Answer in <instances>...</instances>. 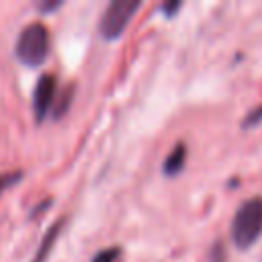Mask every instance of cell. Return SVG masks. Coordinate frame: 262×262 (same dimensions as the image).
Instances as JSON below:
<instances>
[{"label": "cell", "mask_w": 262, "mask_h": 262, "mask_svg": "<svg viewBox=\"0 0 262 262\" xmlns=\"http://www.w3.org/2000/svg\"><path fill=\"white\" fill-rule=\"evenodd\" d=\"M262 235V196L244 201L231 219V239L239 250H248Z\"/></svg>", "instance_id": "obj_1"}, {"label": "cell", "mask_w": 262, "mask_h": 262, "mask_svg": "<svg viewBox=\"0 0 262 262\" xmlns=\"http://www.w3.org/2000/svg\"><path fill=\"white\" fill-rule=\"evenodd\" d=\"M211 262H227L223 244H215L213 246V250H211Z\"/></svg>", "instance_id": "obj_9"}, {"label": "cell", "mask_w": 262, "mask_h": 262, "mask_svg": "<svg viewBox=\"0 0 262 262\" xmlns=\"http://www.w3.org/2000/svg\"><path fill=\"white\" fill-rule=\"evenodd\" d=\"M61 2H49V4H39V8H41V12H47V10H55L57 6H59Z\"/></svg>", "instance_id": "obj_12"}, {"label": "cell", "mask_w": 262, "mask_h": 262, "mask_svg": "<svg viewBox=\"0 0 262 262\" xmlns=\"http://www.w3.org/2000/svg\"><path fill=\"white\" fill-rule=\"evenodd\" d=\"M18 178H20V172H14V174H0V192H2L6 186L14 184Z\"/></svg>", "instance_id": "obj_10"}, {"label": "cell", "mask_w": 262, "mask_h": 262, "mask_svg": "<svg viewBox=\"0 0 262 262\" xmlns=\"http://www.w3.org/2000/svg\"><path fill=\"white\" fill-rule=\"evenodd\" d=\"M137 8H139L137 0H113L100 16V23H98L100 35L108 41L121 37V33L129 25V20H131V16L135 14Z\"/></svg>", "instance_id": "obj_3"}, {"label": "cell", "mask_w": 262, "mask_h": 262, "mask_svg": "<svg viewBox=\"0 0 262 262\" xmlns=\"http://www.w3.org/2000/svg\"><path fill=\"white\" fill-rule=\"evenodd\" d=\"M178 8H180V2H168V4H164V6H162V10H164L168 16H172Z\"/></svg>", "instance_id": "obj_11"}, {"label": "cell", "mask_w": 262, "mask_h": 262, "mask_svg": "<svg viewBox=\"0 0 262 262\" xmlns=\"http://www.w3.org/2000/svg\"><path fill=\"white\" fill-rule=\"evenodd\" d=\"M184 162H186V147H184V143H178V145L168 154V158H166V162H164V174H168V176L178 174V172L184 168Z\"/></svg>", "instance_id": "obj_6"}, {"label": "cell", "mask_w": 262, "mask_h": 262, "mask_svg": "<svg viewBox=\"0 0 262 262\" xmlns=\"http://www.w3.org/2000/svg\"><path fill=\"white\" fill-rule=\"evenodd\" d=\"M260 121H262V104H260V106H256L254 111H250V113H248V117L244 119V127L258 125Z\"/></svg>", "instance_id": "obj_8"}, {"label": "cell", "mask_w": 262, "mask_h": 262, "mask_svg": "<svg viewBox=\"0 0 262 262\" xmlns=\"http://www.w3.org/2000/svg\"><path fill=\"white\" fill-rule=\"evenodd\" d=\"M53 98H55V78L51 74H43L37 80V86L33 92V111L37 121L45 119L49 106L53 104Z\"/></svg>", "instance_id": "obj_4"}, {"label": "cell", "mask_w": 262, "mask_h": 262, "mask_svg": "<svg viewBox=\"0 0 262 262\" xmlns=\"http://www.w3.org/2000/svg\"><path fill=\"white\" fill-rule=\"evenodd\" d=\"M260 262H262V260H260Z\"/></svg>", "instance_id": "obj_13"}, {"label": "cell", "mask_w": 262, "mask_h": 262, "mask_svg": "<svg viewBox=\"0 0 262 262\" xmlns=\"http://www.w3.org/2000/svg\"><path fill=\"white\" fill-rule=\"evenodd\" d=\"M119 256H121V248L113 246V248H104V250H100V252L92 258V262H117Z\"/></svg>", "instance_id": "obj_7"}, {"label": "cell", "mask_w": 262, "mask_h": 262, "mask_svg": "<svg viewBox=\"0 0 262 262\" xmlns=\"http://www.w3.org/2000/svg\"><path fill=\"white\" fill-rule=\"evenodd\" d=\"M16 57L25 66H41L49 53V33L43 23H31L27 25L16 39L14 45Z\"/></svg>", "instance_id": "obj_2"}, {"label": "cell", "mask_w": 262, "mask_h": 262, "mask_svg": "<svg viewBox=\"0 0 262 262\" xmlns=\"http://www.w3.org/2000/svg\"><path fill=\"white\" fill-rule=\"evenodd\" d=\"M63 225H66V217L57 219V221L45 231V235H43V239H41V244H39V250H37V254L33 256L31 262H45V260H47V256L51 254V250H53V246H55V242H57V237H59Z\"/></svg>", "instance_id": "obj_5"}]
</instances>
